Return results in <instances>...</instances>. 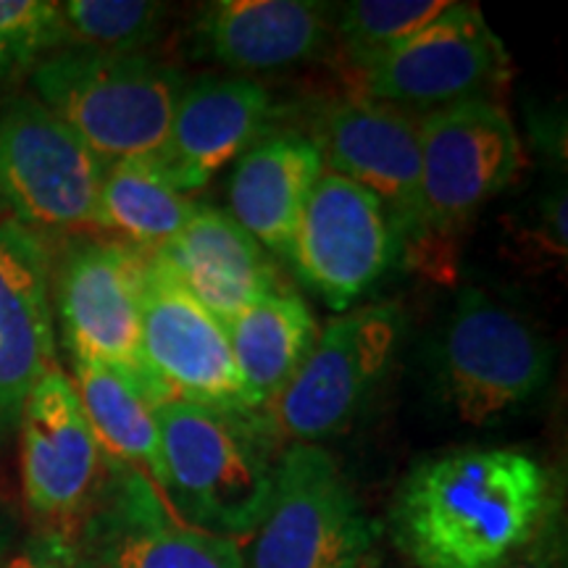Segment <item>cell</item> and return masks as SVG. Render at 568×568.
<instances>
[{"label": "cell", "mask_w": 568, "mask_h": 568, "mask_svg": "<svg viewBox=\"0 0 568 568\" xmlns=\"http://www.w3.org/2000/svg\"><path fill=\"white\" fill-rule=\"evenodd\" d=\"M552 514L542 464L514 447L426 458L395 489V545L416 568H500Z\"/></svg>", "instance_id": "6da1fadb"}, {"label": "cell", "mask_w": 568, "mask_h": 568, "mask_svg": "<svg viewBox=\"0 0 568 568\" xmlns=\"http://www.w3.org/2000/svg\"><path fill=\"white\" fill-rule=\"evenodd\" d=\"M155 416L169 510L209 535L251 537L272 506L282 456L268 414L169 400Z\"/></svg>", "instance_id": "7a4b0ae2"}, {"label": "cell", "mask_w": 568, "mask_h": 568, "mask_svg": "<svg viewBox=\"0 0 568 568\" xmlns=\"http://www.w3.org/2000/svg\"><path fill=\"white\" fill-rule=\"evenodd\" d=\"M32 88L34 98L109 166L159 159L184 80L174 67L145 53L63 48L32 69Z\"/></svg>", "instance_id": "3957f363"}, {"label": "cell", "mask_w": 568, "mask_h": 568, "mask_svg": "<svg viewBox=\"0 0 568 568\" xmlns=\"http://www.w3.org/2000/svg\"><path fill=\"white\" fill-rule=\"evenodd\" d=\"M552 351L521 311L485 290L460 293L437 345V387L460 422L487 426L548 385Z\"/></svg>", "instance_id": "277c9868"}, {"label": "cell", "mask_w": 568, "mask_h": 568, "mask_svg": "<svg viewBox=\"0 0 568 568\" xmlns=\"http://www.w3.org/2000/svg\"><path fill=\"white\" fill-rule=\"evenodd\" d=\"M245 568H372L374 531L337 460L290 443Z\"/></svg>", "instance_id": "5b68a950"}, {"label": "cell", "mask_w": 568, "mask_h": 568, "mask_svg": "<svg viewBox=\"0 0 568 568\" xmlns=\"http://www.w3.org/2000/svg\"><path fill=\"white\" fill-rule=\"evenodd\" d=\"M103 161L34 95L0 105V213L27 232L98 230Z\"/></svg>", "instance_id": "8992f818"}, {"label": "cell", "mask_w": 568, "mask_h": 568, "mask_svg": "<svg viewBox=\"0 0 568 568\" xmlns=\"http://www.w3.org/2000/svg\"><path fill=\"white\" fill-rule=\"evenodd\" d=\"M400 337L395 305H361L332 318L268 410L280 439L316 445L351 429L389 374Z\"/></svg>", "instance_id": "52a82bcc"}, {"label": "cell", "mask_w": 568, "mask_h": 568, "mask_svg": "<svg viewBox=\"0 0 568 568\" xmlns=\"http://www.w3.org/2000/svg\"><path fill=\"white\" fill-rule=\"evenodd\" d=\"M21 489L42 535L69 548L109 479L74 382L53 366L27 397L19 422Z\"/></svg>", "instance_id": "ba28073f"}, {"label": "cell", "mask_w": 568, "mask_h": 568, "mask_svg": "<svg viewBox=\"0 0 568 568\" xmlns=\"http://www.w3.org/2000/svg\"><path fill=\"white\" fill-rule=\"evenodd\" d=\"M418 142L429 237H447L464 230L516 180L524 161L514 119L495 98L422 113Z\"/></svg>", "instance_id": "9c48e42d"}, {"label": "cell", "mask_w": 568, "mask_h": 568, "mask_svg": "<svg viewBox=\"0 0 568 568\" xmlns=\"http://www.w3.org/2000/svg\"><path fill=\"white\" fill-rule=\"evenodd\" d=\"M148 253L122 240H80L55 274V311L74 361H98L134 376L166 403L142 358V295Z\"/></svg>", "instance_id": "30bf717a"}, {"label": "cell", "mask_w": 568, "mask_h": 568, "mask_svg": "<svg viewBox=\"0 0 568 568\" xmlns=\"http://www.w3.org/2000/svg\"><path fill=\"white\" fill-rule=\"evenodd\" d=\"M510 59L477 6L450 3L385 59L358 74L361 95L410 113L495 95Z\"/></svg>", "instance_id": "8fae6325"}, {"label": "cell", "mask_w": 568, "mask_h": 568, "mask_svg": "<svg viewBox=\"0 0 568 568\" xmlns=\"http://www.w3.org/2000/svg\"><path fill=\"white\" fill-rule=\"evenodd\" d=\"M400 251V232L379 197L324 172L303 205L287 258L326 305L351 311L389 272Z\"/></svg>", "instance_id": "7c38bea8"}, {"label": "cell", "mask_w": 568, "mask_h": 568, "mask_svg": "<svg viewBox=\"0 0 568 568\" xmlns=\"http://www.w3.org/2000/svg\"><path fill=\"white\" fill-rule=\"evenodd\" d=\"M69 566L245 568V558L234 539L182 524L151 481L111 464L95 506L71 539Z\"/></svg>", "instance_id": "4fadbf2b"}, {"label": "cell", "mask_w": 568, "mask_h": 568, "mask_svg": "<svg viewBox=\"0 0 568 568\" xmlns=\"http://www.w3.org/2000/svg\"><path fill=\"white\" fill-rule=\"evenodd\" d=\"M142 358L166 403L251 410L224 324L187 293L159 253H148Z\"/></svg>", "instance_id": "5bb4252c"}, {"label": "cell", "mask_w": 568, "mask_h": 568, "mask_svg": "<svg viewBox=\"0 0 568 568\" xmlns=\"http://www.w3.org/2000/svg\"><path fill=\"white\" fill-rule=\"evenodd\" d=\"M314 142L332 174L379 197L400 232V245L429 240L416 113L355 95L324 111Z\"/></svg>", "instance_id": "9a60e30c"}, {"label": "cell", "mask_w": 568, "mask_h": 568, "mask_svg": "<svg viewBox=\"0 0 568 568\" xmlns=\"http://www.w3.org/2000/svg\"><path fill=\"white\" fill-rule=\"evenodd\" d=\"M276 113L272 92L253 77H203L184 84L155 163L180 193H195L219 169L268 138Z\"/></svg>", "instance_id": "2e32d148"}, {"label": "cell", "mask_w": 568, "mask_h": 568, "mask_svg": "<svg viewBox=\"0 0 568 568\" xmlns=\"http://www.w3.org/2000/svg\"><path fill=\"white\" fill-rule=\"evenodd\" d=\"M55 366L51 266L38 234L0 219V443Z\"/></svg>", "instance_id": "e0dca14e"}, {"label": "cell", "mask_w": 568, "mask_h": 568, "mask_svg": "<svg viewBox=\"0 0 568 568\" xmlns=\"http://www.w3.org/2000/svg\"><path fill=\"white\" fill-rule=\"evenodd\" d=\"M195 55L251 77L297 67L335 42V13L311 0H216L193 27Z\"/></svg>", "instance_id": "ac0fdd59"}, {"label": "cell", "mask_w": 568, "mask_h": 568, "mask_svg": "<svg viewBox=\"0 0 568 568\" xmlns=\"http://www.w3.org/2000/svg\"><path fill=\"white\" fill-rule=\"evenodd\" d=\"M159 255L224 326L255 301L284 290L264 247L213 205H195L187 226Z\"/></svg>", "instance_id": "d6986e66"}, {"label": "cell", "mask_w": 568, "mask_h": 568, "mask_svg": "<svg viewBox=\"0 0 568 568\" xmlns=\"http://www.w3.org/2000/svg\"><path fill=\"white\" fill-rule=\"evenodd\" d=\"M324 161L316 142L295 132L268 134L240 155L230 180V216L264 251L287 253L303 205Z\"/></svg>", "instance_id": "ffe728a7"}, {"label": "cell", "mask_w": 568, "mask_h": 568, "mask_svg": "<svg viewBox=\"0 0 568 568\" xmlns=\"http://www.w3.org/2000/svg\"><path fill=\"white\" fill-rule=\"evenodd\" d=\"M224 329L247 408L268 414L314 351L318 337L314 311L293 290H280L255 301Z\"/></svg>", "instance_id": "44dd1931"}, {"label": "cell", "mask_w": 568, "mask_h": 568, "mask_svg": "<svg viewBox=\"0 0 568 568\" xmlns=\"http://www.w3.org/2000/svg\"><path fill=\"white\" fill-rule=\"evenodd\" d=\"M74 389L88 424L113 466L140 474L161 495L159 410L151 389L98 361H74Z\"/></svg>", "instance_id": "7402d4cb"}, {"label": "cell", "mask_w": 568, "mask_h": 568, "mask_svg": "<svg viewBox=\"0 0 568 568\" xmlns=\"http://www.w3.org/2000/svg\"><path fill=\"white\" fill-rule=\"evenodd\" d=\"M195 203L180 193L155 161H116L103 172L98 230L142 253H159L187 226Z\"/></svg>", "instance_id": "603a6c76"}, {"label": "cell", "mask_w": 568, "mask_h": 568, "mask_svg": "<svg viewBox=\"0 0 568 568\" xmlns=\"http://www.w3.org/2000/svg\"><path fill=\"white\" fill-rule=\"evenodd\" d=\"M59 17L63 48L132 55L159 40L166 6L153 0H67L59 3Z\"/></svg>", "instance_id": "cb8c5ba5"}, {"label": "cell", "mask_w": 568, "mask_h": 568, "mask_svg": "<svg viewBox=\"0 0 568 568\" xmlns=\"http://www.w3.org/2000/svg\"><path fill=\"white\" fill-rule=\"evenodd\" d=\"M447 9L450 0H353L335 13V42L361 74Z\"/></svg>", "instance_id": "d4e9b609"}, {"label": "cell", "mask_w": 568, "mask_h": 568, "mask_svg": "<svg viewBox=\"0 0 568 568\" xmlns=\"http://www.w3.org/2000/svg\"><path fill=\"white\" fill-rule=\"evenodd\" d=\"M59 3L51 0H0V82L32 71L61 51Z\"/></svg>", "instance_id": "484cf974"}, {"label": "cell", "mask_w": 568, "mask_h": 568, "mask_svg": "<svg viewBox=\"0 0 568 568\" xmlns=\"http://www.w3.org/2000/svg\"><path fill=\"white\" fill-rule=\"evenodd\" d=\"M0 568H71L69 566V548L59 539L40 535L24 548L13 552Z\"/></svg>", "instance_id": "4316f807"}, {"label": "cell", "mask_w": 568, "mask_h": 568, "mask_svg": "<svg viewBox=\"0 0 568 568\" xmlns=\"http://www.w3.org/2000/svg\"><path fill=\"white\" fill-rule=\"evenodd\" d=\"M548 521L539 527V531L531 537L529 545H524V548L518 550L514 558L506 560L500 568H560L564 566L560 564V552H558V537L550 531Z\"/></svg>", "instance_id": "83f0119b"}, {"label": "cell", "mask_w": 568, "mask_h": 568, "mask_svg": "<svg viewBox=\"0 0 568 568\" xmlns=\"http://www.w3.org/2000/svg\"><path fill=\"white\" fill-rule=\"evenodd\" d=\"M19 535V516L13 508L11 497L0 489V566L13 556V545Z\"/></svg>", "instance_id": "f1b7e54d"}]
</instances>
